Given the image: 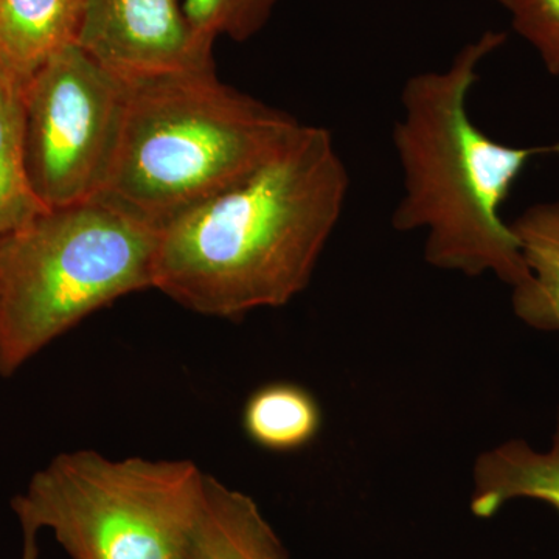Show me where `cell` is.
I'll return each mask as SVG.
<instances>
[{
  "instance_id": "6da1fadb",
  "label": "cell",
  "mask_w": 559,
  "mask_h": 559,
  "mask_svg": "<svg viewBox=\"0 0 559 559\" xmlns=\"http://www.w3.org/2000/svg\"><path fill=\"white\" fill-rule=\"evenodd\" d=\"M348 191L333 134L299 123L248 178L162 227L154 289L212 318L285 307L310 285Z\"/></svg>"
},
{
  "instance_id": "7a4b0ae2",
  "label": "cell",
  "mask_w": 559,
  "mask_h": 559,
  "mask_svg": "<svg viewBox=\"0 0 559 559\" xmlns=\"http://www.w3.org/2000/svg\"><path fill=\"white\" fill-rule=\"evenodd\" d=\"M506 40L503 32L481 33L448 68L415 73L404 84L392 132L403 197L393 210L392 226L426 231L430 266L468 277L495 274L518 288L530 274L500 210L532 157L559 154V142L506 145L471 119L468 98L481 64Z\"/></svg>"
},
{
  "instance_id": "3957f363",
  "label": "cell",
  "mask_w": 559,
  "mask_h": 559,
  "mask_svg": "<svg viewBox=\"0 0 559 559\" xmlns=\"http://www.w3.org/2000/svg\"><path fill=\"white\" fill-rule=\"evenodd\" d=\"M102 200L156 229L248 178L299 127L215 68L127 81Z\"/></svg>"
},
{
  "instance_id": "277c9868",
  "label": "cell",
  "mask_w": 559,
  "mask_h": 559,
  "mask_svg": "<svg viewBox=\"0 0 559 559\" xmlns=\"http://www.w3.org/2000/svg\"><path fill=\"white\" fill-rule=\"evenodd\" d=\"M159 229L95 200L0 237V374L121 297L154 288Z\"/></svg>"
},
{
  "instance_id": "5b68a950",
  "label": "cell",
  "mask_w": 559,
  "mask_h": 559,
  "mask_svg": "<svg viewBox=\"0 0 559 559\" xmlns=\"http://www.w3.org/2000/svg\"><path fill=\"white\" fill-rule=\"evenodd\" d=\"M207 474L190 460L64 452L11 502L21 527L50 530L72 559H186Z\"/></svg>"
},
{
  "instance_id": "8992f818",
  "label": "cell",
  "mask_w": 559,
  "mask_h": 559,
  "mask_svg": "<svg viewBox=\"0 0 559 559\" xmlns=\"http://www.w3.org/2000/svg\"><path fill=\"white\" fill-rule=\"evenodd\" d=\"M127 90V81L76 44L53 55L25 84V168L44 207L100 197L119 143Z\"/></svg>"
},
{
  "instance_id": "52a82bcc",
  "label": "cell",
  "mask_w": 559,
  "mask_h": 559,
  "mask_svg": "<svg viewBox=\"0 0 559 559\" xmlns=\"http://www.w3.org/2000/svg\"><path fill=\"white\" fill-rule=\"evenodd\" d=\"M75 44L124 81L215 68L180 0H86Z\"/></svg>"
},
{
  "instance_id": "ba28073f",
  "label": "cell",
  "mask_w": 559,
  "mask_h": 559,
  "mask_svg": "<svg viewBox=\"0 0 559 559\" xmlns=\"http://www.w3.org/2000/svg\"><path fill=\"white\" fill-rule=\"evenodd\" d=\"M474 516H495L511 500L547 503L559 514V411L551 447L536 451L524 440H510L485 451L474 465Z\"/></svg>"
},
{
  "instance_id": "9c48e42d",
  "label": "cell",
  "mask_w": 559,
  "mask_h": 559,
  "mask_svg": "<svg viewBox=\"0 0 559 559\" xmlns=\"http://www.w3.org/2000/svg\"><path fill=\"white\" fill-rule=\"evenodd\" d=\"M86 0H0V69L24 90L58 51L75 44Z\"/></svg>"
},
{
  "instance_id": "30bf717a",
  "label": "cell",
  "mask_w": 559,
  "mask_h": 559,
  "mask_svg": "<svg viewBox=\"0 0 559 559\" xmlns=\"http://www.w3.org/2000/svg\"><path fill=\"white\" fill-rule=\"evenodd\" d=\"M186 559H289L255 500L210 477Z\"/></svg>"
},
{
  "instance_id": "8fae6325",
  "label": "cell",
  "mask_w": 559,
  "mask_h": 559,
  "mask_svg": "<svg viewBox=\"0 0 559 559\" xmlns=\"http://www.w3.org/2000/svg\"><path fill=\"white\" fill-rule=\"evenodd\" d=\"M510 224L530 274L513 288L514 314L532 329L559 333V201L533 205Z\"/></svg>"
},
{
  "instance_id": "7c38bea8",
  "label": "cell",
  "mask_w": 559,
  "mask_h": 559,
  "mask_svg": "<svg viewBox=\"0 0 559 559\" xmlns=\"http://www.w3.org/2000/svg\"><path fill=\"white\" fill-rule=\"evenodd\" d=\"M322 428V409L310 390L293 382L257 389L242 409V429L263 450L293 452L308 447Z\"/></svg>"
},
{
  "instance_id": "4fadbf2b",
  "label": "cell",
  "mask_w": 559,
  "mask_h": 559,
  "mask_svg": "<svg viewBox=\"0 0 559 559\" xmlns=\"http://www.w3.org/2000/svg\"><path fill=\"white\" fill-rule=\"evenodd\" d=\"M44 210L25 168L24 90L0 69V237Z\"/></svg>"
},
{
  "instance_id": "5bb4252c",
  "label": "cell",
  "mask_w": 559,
  "mask_h": 559,
  "mask_svg": "<svg viewBox=\"0 0 559 559\" xmlns=\"http://www.w3.org/2000/svg\"><path fill=\"white\" fill-rule=\"evenodd\" d=\"M282 0H182L194 31L215 43L229 38L242 43L259 35Z\"/></svg>"
},
{
  "instance_id": "9a60e30c",
  "label": "cell",
  "mask_w": 559,
  "mask_h": 559,
  "mask_svg": "<svg viewBox=\"0 0 559 559\" xmlns=\"http://www.w3.org/2000/svg\"><path fill=\"white\" fill-rule=\"evenodd\" d=\"M514 32L539 55L550 75H559V0H511Z\"/></svg>"
},
{
  "instance_id": "2e32d148",
  "label": "cell",
  "mask_w": 559,
  "mask_h": 559,
  "mask_svg": "<svg viewBox=\"0 0 559 559\" xmlns=\"http://www.w3.org/2000/svg\"><path fill=\"white\" fill-rule=\"evenodd\" d=\"M22 535H24V546H22L20 559H39L38 533L24 530Z\"/></svg>"
},
{
  "instance_id": "e0dca14e",
  "label": "cell",
  "mask_w": 559,
  "mask_h": 559,
  "mask_svg": "<svg viewBox=\"0 0 559 559\" xmlns=\"http://www.w3.org/2000/svg\"><path fill=\"white\" fill-rule=\"evenodd\" d=\"M492 2L499 3V5L507 10L510 7L511 0H492Z\"/></svg>"
}]
</instances>
